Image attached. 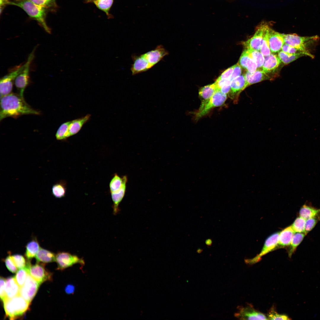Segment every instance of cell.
<instances>
[{
  "label": "cell",
  "mask_w": 320,
  "mask_h": 320,
  "mask_svg": "<svg viewBox=\"0 0 320 320\" xmlns=\"http://www.w3.org/2000/svg\"><path fill=\"white\" fill-rule=\"evenodd\" d=\"M267 24L263 23L259 25L252 37L242 43L245 49L260 51L262 44L264 31Z\"/></svg>",
  "instance_id": "14"
},
{
  "label": "cell",
  "mask_w": 320,
  "mask_h": 320,
  "mask_svg": "<svg viewBox=\"0 0 320 320\" xmlns=\"http://www.w3.org/2000/svg\"><path fill=\"white\" fill-rule=\"evenodd\" d=\"M231 81L230 79H228L221 87L219 91L226 95L228 94L231 88Z\"/></svg>",
  "instance_id": "47"
},
{
  "label": "cell",
  "mask_w": 320,
  "mask_h": 320,
  "mask_svg": "<svg viewBox=\"0 0 320 320\" xmlns=\"http://www.w3.org/2000/svg\"><path fill=\"white\" fill-rule=\"evenodd\" d=\"M244 75L246 82V88L253 84L264 80H271L272 78L262 69H257L253 73H250L247 71Z\"/></svg>",
  "instance_id": "17"
},
{
  "label": "cell",
  "mask_w": 320,
  "mask_h": 320,
  "mask_svg": "<svg viewBox=\"0 0 320 320\" xmlns=\"http://www.w3.org/2000/svg\"><path fill=\"white\" fill-rule=\"evenodd\" d=\"M281 51L288 54H302L306 56L303 52L296 48L284 43L281 48Z\"/></svg>",
  "instance_id": "42"
},
{
  "label": "cell",
  "mask_w": 320,
  "mask_h": 320,
  "mask_svg": "<svg viewBox=\"0 0 320 320\" xmlns=\"http://www.w3.org/2000/svg\"><path fill=\"white\" fill-rule=\"evenodd\" d=\"M203 250L201 249H199L197 250V252L198 253H200L202 252Z\"/></svg>",
  "instance_id": "52"
},
{
  "label": "cell",
  "mask_w": 320,
  "mask_h": 320,
  "mask_svg": "<svg viewBox=\"0 0 320 320\" xmlns=\"http://www.w3.org/2000/svg\"><path fill=\"white\" fill-rule=\"evenodd\" d=\"M217 91H218L215 83L209 84L201 88L199 92V95L202 100L201 102L209 100Z\"/></svg>",
  "instance_id": "25"
},
{
  "label": "cell",
  "mask_w": 320,
  "mask_h": 320,
  "mask_svg": "<svg viewBox=\"0 0 320 320\" xmlns=\"http://www.w3.org/2000/svg\"><path fill=\"white\" fill-rule=\"evenodd\" d=\"M28 274L27 270L25 267L20 269L16 272L14 277L20 287L24 284L26 278V276Z\"/></svg>",
  "instance_id": "37"
},
{
  "label": "cell",
  "mask_w": 320,
  "mask_h": 320,
  "mask_svg": "<svg viewBox=\"0 0 320 320\" xmlns=\"http://www.w3.org/2000/svg\"><path fill=\"white\" fill-rule=\"evenodd\" d=\"M74 290L73 286L71 285H68L66 286L65 289V290L67 294H70L72 293Z\"/></svg>",
  "instance_id": "49"
},
{
  "label": "cell",
  "mask_w": 320,
  "mask_h": 320,
  "mask_svg": "<svg viewBox=\"0 0 320 320\" xmlns=\"http://www.w3.org/2000/svg\"><path fill=\"white\" fill-rule=\"evenodd\" d=\"M244 51L247 55L256 63L257 68H262L265 58L260 52L247 49H245Z\"/></svg>",
  "instance_id": "29"
},
{
  "label": "cell",
  "mask_w": 320,
  "mask_h": 320,
  "mask_svg": "<svg viewBox=\"0 0 320 320\" xmlns=\"http://www.w3.org/2000/svg\"><path fill=\"white\" fill-rule=\"evenodd\" d=\"M268 319L289 320L290 319L286 315L280 314L277 313L273 307L271 308L267 315Z\"/></svg>",
  "instance_id": "39"
},
{
  "label": "cell",
  "mask_w": 320,
  "mask_h": 320,
  "mask_svg": "<svg viewBox=\"0 0 320 320\" xmlns=\"http://www.w3.org/2000/svg\"><path fill=\"white\" fill-rule=\"evenodd\" d=\"M279 233L277 232L270 235L266 239L260 253L253 258L247 259L246 263L252 264L261 260L262 257L277 248Z\"/></svg>",
  "instance_id": "10"
},
{
  "label": "cell",
  "mask_w": 320,
  "mask_h": 320,
  "mask_svg": "<svg viewBox=\"0 0 320 320\" xmlns=\"http://www.w3.org/2000/svg\"><path fill=\"white\" fill-rule=\"evenodd\" d=\"M96 0H85V1H84V2L85 3H92V2L93 1H96Z\"/></svg>",
  "instance_id": "51"
},
{
  "label": "cell",
  "mask_w": 320,
  "mask_h": 320,
  "mask_svg": "<svg viewBox=\"0 0 320 320\" xmlns=\"http://www.w3.org/2000/svg\"><path fill=\"white\" fill-rule=\"evenodd\" d=\"M4 261L9 271L13 273H15L17 271V267L15 264L11 255H9L7 256Z\"/></svg>",
  "instance_id": "43"
},
{
  "label": "cell",
  "mask_w": 320,
  "mask_h": 320,
  "mask_svg": "<svg viewBox=\"0 0 320 320\" xmlns=\"http://www.w3.org/2000/svg\"><path fill=\"white\" fill-rule=\"evenodd\" d=\"M70 121L62 124L57 129L55 134L56 139L58 140H64L70 137L68 128Z\"/></svg>",
  "instance_id": "33"
},
{
  "label": "cell",
  "mask_w": 320,
  "mask_h": 320,
  "mask_svg": "<svg viewBox=\"0 0 320 320\" xmlns=\"http://www.w3.org/2000/svg\"><path fill=\"white\" fill-rule=\"evenodd\" d=\"M283 34L285 43L300 50L306 56L314 58V55L310 52V49L319 40L318 36H301L295 33Z\"/></svg>",
  "instance_id": "4"
},
{
  "label": "cell",
  "mask_w": 320,
  "mask_h": 320,
  "mask_svg": "<svg viewBox=\"0 0 320 320\" xmlns=\"http://www.w3.org/2000/svg\"><path fill=\"white\" fill-rule=\"evenodd\" d=\"M9 5L17 6L25 11L31 18L36 20L47 33H51L46 18L48 9L27 0H10Z\"/></svg>",
  "instance_id": "3"
},
{
  "label": "cell",
  "mask_w": 320,
  "mask_h": 320,
  "mask_svg": "<svg viewBox=\"0 0 320 320\" xmlns=\"http://www.w3.org/2000/svg\"><path fill=\"white\" fill-rule=\"evenodd\" d=\"M35 48L29 55L25 66L22 71L16 78L14 83L17 89L19 94L23 97V93L29 82L30 68L31 64L33 59L35 50Z\"/></svg>",
  "instance_id": "7"
},
{
  "label": "cell",
  "mask_w": 320,
  "mask_h": 320,
  "mask_svg": "<svg viewBox=\"0 0 320 320\" xmlns=\"http://www.w3.org/2000/svg\"><path fill=\"white\" fill-rule=\"evenodd\" d=\"M30 107L19 94L11 93L1 97L0 120L11 117L16 118L25 114H40Z\"/></svg>",
  "instance_id": "1"
},
{
  "label": "cell",
  "mask_w": 320,
  "mask_h": 320,
  "mask_svg": "<svg viewBox=\"0 0 320 320\" xmlns=\"http://www.w3.org/2000/svg\"><path fill=\"white\" fill-rule=\"evenodd\" d=\"M239 64L241 67L250 73H253L257 70L256 63L244 51L239 58Z\"/></svg>",
  "instance_id": "23"
},
{
  "label": "cell",
  "mask_w": 320,
  "mask_h": 320,
  "mask_svg": "<svg viewBox=\"0 0 320 320\" xmlns=\"http://www.w3.org/2000/svg\"><path fill=\"white\" fill-rule=\"evenodd\" d=\"M268 39L270 48L272 53L280 51L285 43L283 34L275 31L270 27Z\"/></svg>",
  "instance_id": "16"
},
{
  "label": "cell",
  "mask_w": 320,
  "mask_h": 320,
  "mask_svg": "<svg viewBox=\"0 0 320 320\" xmlns=\"http://www.w3.org/2000/svg\"><path fill=\"white\" fill-rule=\"evenodd\" d=\"M24 66V64L16 70L11 71L1 79L0 97L11 93L15 79L22 71Z\"/></svg>",
  "instance_id": "11"
},
{
  "label": "cell",
  "mask_w": 320,
  "mask_h": 320,
  "mask_svg": "<svg viewBox=\"0 0 320 320\" xmlns=\"http://www.w3.org/2000/svg\"><path fill=\"white\" fill-rule=\"evenodd\" d=\"M227 98V95L220 91H217L208 100L201 102L200 107L196 113L195 119L198 120L208 113L211 109L222 105Z\"/></svg>",
  "instance_id": "6"
},
{
  "label": "cell",
  "mask_w": 320,
  "mask_h": 320,
  "mask_svg": "<svg viewBox=\"0 0 320 320\" xmlns=\"http://www.w3.org/2000/svg\"><path fill=\"white\" fill-rule=\"evenodd\" d=\"M295 233L291 225L282 230L279 233L278 247L284 248L289 246Z\"/></svg>",
  "instance_id": "20"
},
{
  "label": "cell",
  "mask_w": 320,
  "mask_h": 320,
  "mask_svg": "<svg viewBox=\"0 0 320 320\" xmlns=\"http://www.w3.org/2000/svg\"><path fill=\"white\" fill-rule=\"evenodd\" d=\"M66 191V182L64 180H61L54 184L52 188V195L57 198L64 197Z\"/></svg>",
  "instance_id": "26"
},
{
  "label": "cell",
  "mask_w": 320,
  "mask_h": 320,
  "mask_svg": "<svg viewBox=\"0 0 320 320\" xmlns=\"http://www.w3.org/2000/svg\"><path fill=\"white\" fill-rule=\"evenodd\" d=\"M320 214V209H317L306 204L303 205L299 211L300 217L305 220L316 216Z\"/></svg>",
  "instance_id": "28"
},
{
  "label": "cell",
  "mask_w": 320,
  "mask_h": 320,
  "mask_svg": "<svg viewBox=\"0 0 320 320\" xmlns=\"http://www.w3.org/2000/svg\"><path fill=\"white\" fill-rule=\"evenodd\" d=\"M37 262L44 263L55 261L56 255L47 249L40 248L35 257Z\"/></svg>",
  "instance_id": "24"
},
{
  "label": "cell",
  "mask_w": 320,
  "mask_h": 320,
  "mask_svg": "<svg viewBox=\"0 0 320 320\" xmlns=\"http://www.w3.org/2000/svg\"><path fill=\"white\" fill-rule=\"evenodd\" d=\"M28 273L40 285L44 282L52 279V273L47 270L44 263L37 262L31 265L29 260L25 266Z\"/></svg>",
  "instance_id": "8"
},
{
  "label": "cell",
  "mask_w": 320,
  "mask_h": 320,
  "mask_svg": "<svg viewBox=\"0 0 320 320\" xmlns=\"http://www.w3.org/2000/svg\"><path fill=\"white\" fill-rule=\"evenodd\" d=\"M265 57L262 69L268 73L272 72L279 67L281 61L278 56L274 53H271Z\"/></svg>",
  "instance_id": "19"
},
{
  "label": "cell",
  "mask_w": 320,
  "mask_h": 320,
  "mask_svg": "<svg viewBox=\"0 0 320 320\" xmlns=\"http://www.w3.org/2000/svg\"><path fill=\"white\" fill-rule=\"evenodd\" d=\"M241 67L239 63L235 65L232 73L230 78L231 81L235 78L241 75L242 71Z\"/></svg>",
  "instance_id": "46"
},
{
  "label": "cell",
  "mask_w": 320,
  "mask_h": 320,
  "mask_svg": "<svg viewBox=\"0 0 320 320\" xmlns=\"http://www.w3.org/2000/svg\"><path fill=\"white\" fill-rule=\"evenodd\" d=\"M205 243L208 246H211L212 243V241L211 239H207L205 241Z\"/></svg>",
  "instance_id": "50"
},
{
  "label": "cell",
  "mask_w": 320,
  "mask_h": 320,
  "mask_svg": "<svg viewBox=\"0 0 320 320\" xmlns=\"http://www.w3.org/2000/svg\"><path fill=\"white\" fill-rule=\"evenodd\" d=\"M91 115L87 114L84 116L70 121L68 130L70 136L77 134L83 126L90 119Z\"/></svg>",
  "instance_id": "21"
},
{
  "label": "cell",
  "mask_w": 320,
  "mask_h": 320,
  "mask_svg": "<svg viewBox=\"0 0 320 320\" xmlns=\"http://www.w3.org/2000/svg\"><path fill=\"white\" fill-rule=\"evenodd\" d=\"M304 233H297L292 236L289 249L288 251L289 256L291 257L299 245L302 241L305 236Z\"/></svg>",
  "instance_id": "31"
},
{
  "label": "cell",
  "mask_w": 320,
  "mask_h": 320,
  "mask_svg": "<svg viewBox=\"0 0 320 320\" xmlns=\"http://www.w3.org/2000/svg\"><path fill=\"white\" fill-rule=\"evenodd\" d=\"M48 10H52L57 7L56 0H27Z\"/></svg>",
  "instance_id": "36"
},
{
  "label": "cell",
  "mask_w": 320,
  "mask_h": 320,
  "mask_svg": "<svg viewBox=\"0 0 320 320\" xmlns=\"http://www.w3.org/2000/svg\"><path fill=\"white\" fill-rule=\"evenodd\" d=\"M56 261L57 267V269L63 270L76 264L84 265L85 262L82 258L76 255H72L69 252H59L56 255Z\"/></svg>",
  "instance_id": "9"
},
{
  "label": "cell",
  "mask_w": 320,
  "mask_h": 320,
  "mask_svg": "<svg viewBox=\"0 0 320 320\" xmlns=\"http://www.w3.org/2000/svg\"><path fill=\"white\" fill-rule=\"evenodd\" d=\"M40 285L38 282L28 273L24 284L20 287V295L30 304Z\"/></svg>",
  "instance_id": "12"
},
{
  "label": "cell",
  "mask_w": 320,
  "mask_h": 320,
  "mask_svg": "<svg viewBox=\"0 0 320 320\" xmlns=\"http://www.w3.org/2000/svg\"><path fill=\"white\" fill-rule=\"evenodd\" d=\"M168 54V52L160 45L145 53L132 55L131 57L133 63L130 68L132 75H134L148 71Z\"/></svg>",
  "instance_id": "2"
},
{
  "label": "cell",
  "mask_w": 320,
  "mask_h": 320,
  "mask_svg": "<svg viewBox=\"0 0 320 320\" xmlns=\"http://www.w3.org/2000/svg\"><path fill=\"white\" fill-rule=\"evenodd\" d=\"M238 309L239 311L235 313L234 316L240 319H268L267 316L256 310L251 305L239 307Z\"/></svg>",
  "instance_id": "13"
},
{
  "label": "cell",
  "mask_w": 320,
  "mask_h": 320,
  "mask_svg": "<svg viewBox=\"0 0 320 320\" xmlns=\"http://www.w3.org/2000/svg\"><path fill=\"white\" fill-rule=\"evenodd\" d=\"M127 181V177L126 176L123 184L121 188L115 192L111 193V198L113 202V213L115 215H116L120 211L119 205L125 195Z\"/></svg>",
  "instance_id": "18"
},
{
  "label": "cell",
  "mask_w": 320,
  "mask_h": 320,
  "mask_svg": "<svg viewBox=\"0 0 320 320\" xmlns=\"http://www.w3.org/2000/svg\"><path fill=\"white\" fill-rule=\"evenodd\" d=\"M246 84L244 74L241 75L231 81L228 96L235 103H237L240 93L246 88Z\"/></svg>",
  "instance_id": "15"
},
{
  "label": "cell",
  "mask_w": 320,
  "mask_h": 320,
  "mask_svg": "<svg viewBox=\"0 0 320 320\" xmlns=\"http://www.w3.org/2000/svg\"><path fill=\"white\" fill-rule=\"evenodd\" d=\"M269 28V26L267 24L264 31L263 41L260 50L261 53L265 57L268 56L271 53L268 39Z\"/></svg>",
  "instance_id": "32"
},
{
  "label": "cell",
  "mask_w": 320,
  "mask_h": 320,
  "mask_svg": "<svg viewBox=\"0 0 320 320\" xmlns=\"http://www.w3.org/2000/svg\"><path fill=\"white\" fill-rule=\"evenodd\" d=\"M235 65L231 67L224 71L218 77L219 80H226L230 79L232 73Z\"/></svg>",
  "instance_id": "45"
},
{
  "label": "cell",
  "mask_w": 320,
  "mask_h": 320,
  "mask_svg": "<svg viewBox=\"0 0 320 320\" xmlns=\"http://www.w3.org/2000/svg\"><path fill=\"white\" fill-rule=\"evenodd\" d=\"M125 176L124 175L121 177L117 174H114L109 184L111 193L115 192L121 188L123 184Z\"/></svg>",
  "instance_id": "34"
},
{
  "label": "cell",
  "mask_w": 320,
  "mask_h": 320,
  "mask_svg": "<svg viewBox=\"0 0 320 320\" xmlns=\"http://www.w3.org/2000/svg\"><path fill=\"white\" fill-rule=\"evenodd\" d=\"M20 288L14 277L7 278L6 279L5 286L6 299H11L20 295Z\"/></svg>",
  "instance_id": "22"
},
{
  "label": "cell",
  "mask_w": 320,
  "mask_h": 320,
  "mask_svg": "<svg viewBox=\"0 0 320 320\" xmlns=\"http://www.w3.org/2000/svg\"><path fill=\"white\" fill-rule=\"evenodd\" d=\"M113 2L114 0H97L92 3L99 9L104 12L109 19L113 17L109 12Z\"/></svg>",
  "instance_id": "30"
},
{
  "label": "cell",
  "mask_w": 320,
  "mask_h": 320,
  "mask_svg": "<svg viewBox=\"0 0 320 320\" xmlns=\"http://www.w3.org/2000/svg\"><path fill=\"white\" fill-rule=\"evenodd\" d=\"M5 316L10 319L21 317L28 309L30 303L20 295L3 302Z\"/></svg>",
  "instance_id": "5"
},
{
  "label": "cell",
  "mask_w": 320,
  "mask_h": 320,
  "mask_svg": "<svg viewBox=\"0 0 320 320\" xmlns=\"http://www.w3.org/2000/svg\"><path fill=\"white\" fill-rule=\"evenodd\" d=\"M320 220V215L306 220L305 222V233L306 235L311 231Z\"/></svg>",
  "instance_id": "40"
},
{
  "label": "cell",
  "mask_w": 320,
  "mask_h": 320,
  "mask_svg": "<svg viewBox=\"0 0 320 320\" xmlns=\"http://www.w3.org/2000/svg\"><path fill=\"white\" fill-rule=\"evenodd\" d=\"M0 282V296L1 300L3 302L7 299L5 291L6 279L3 277H1Z\"/></svg>",
  "instance_id": "44"
},
{
  "label": "cell",
  "mask_w": 320,
  "mask_h": 320,
  "mask_svg": "<svg viewBox=\"0 0 320 320\" xmlns=\"http://www.w3.org/2000/svg\"><path fill=\"white\" fill-rule=\"evenodd\" d=\"M306 220L300 217H297L291 225L295 232L304 233Z\"/></svg>",
  "instance_id": "38"
},
{
  "label": "cell",
  "mask_w": 320,
  "mask_h": 320,
  "mask_svg": "<svg viewBox=\"0 0 320 320\" xmlns=\"http://www.w3.org/2000/svg\"><path fill=\"white\" fill-rule=\"evenodd\" d=\"M278 56L281 61L285 64H288L302 57V54H292L287 53L282 51L278 52Z\"/></svg>",
  "instance_id": "35"
},
{
  "label": "cell",
  "mask_w": 320,
  "mask_h": 320,
  "mask_svg": "<svg viewBox=\"0 0 320 320\" xmlns=\"http://www.w3.org/2000/svg\"><path fill=\"white\" fill-rule=\"evenodd\" d=\"M10 0H0V14H1L5 6L9 5Z\"/></svg>",
  "instance_id": "48"
},
{
  "label": "cell",
  "mask_w": 320,
  "mask_h": 320,
  "mask_svg": "<svg viewBox=\"0 0 320 320\" xmlns=\"http://www.w3.org/2000/svg\"><path fill=\"white\" fill-rule=\"evenodd\" d=\"M16 266L18 268H24L26 264L25 260L24 257L19 254H15L11 256Z\"/></svg>",
  "instance_id": "41"
},
{
  "label": "cell",
  "mask_w": 320,
  "mask_h": 320,
  "mask_svg": "<svg viewBox=\"0 0 320 320\" xmlns=\"http://www.w3.org/2000/svg\"><path fill=\"white\" fill-rule=\"evenodd\" d=\"M40 247L37 240L33 239L29 242L26 246L25 256L28 260L36 257Z\"/></svg>",
  "instance_id": "27"
}]
</instances>
